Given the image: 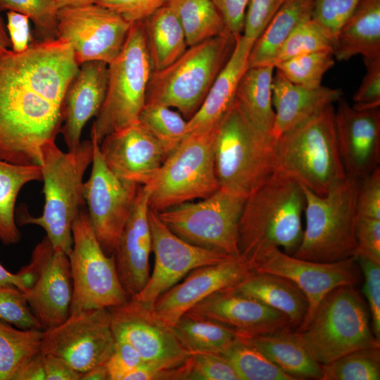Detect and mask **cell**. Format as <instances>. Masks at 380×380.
Here are the masks:
<instances>
[{"label": "cell", "instance_id": "1", "mask_svg": "<svg viewBox=\"0 0 380 380\" xmlns=\"http://www.w3.org/2000/svg\"><path fill=\"white\" fill-rule=\"evenodd\" d=\"M62 122V106L40 84L27 49H0V159L39 165L41 146Z\"/></svg>", "mask_w": 380, "mask_h": 380}, {"label": "cell", "instance_id": "2", "mask_svg": "<svg viewBox=\"0 0 380 380\" xmlns=\"http://www.w3.org/2000/svg\"><path fill=\"white\" fill-rule=\"evenodd\" d=\"M305 194L296 181L274 170L246 197L241 215L238 241L247 260L258 249L273 245L293 254L303 237Z\"/></svg>", "mask_w": 380, "mask_h": 380}, {"label": "cell", "instance_id": "3", "mask_svg": "<svg viewBox=\"0 0 380 380\" xmlns=\"http://www.w3.org/2000/svg\"><path fill=\"white\" fill-rule=\"evenodd\" d=\"M91 139L81 141L73 151L63 152L55 141L45 142L40 148L42 180L44 205L41 216L24 212L21 224L39 226L53 248L68 255L73 244L72 227L85 201L83 177L92 162Z\"/></svg>", "mask_w": 380, "mask_h": 380}, {"label": "cell", "instance_id": "4", "mask_svg": "<svg viewBox=\"0 0 380 380\" xmlns=\"http://www.w3.org/2000/svg\"><path fill=\"white\" fill-rule=\"evenodd\" d=\"M333 104L275 139V170L313 193L326 195L346 175L341 160Z\"/></svg>", "mask_w": 380, "mask_h": 380}, {"label": "cell", "instance_id": "5", "mask_svg": "<svg viewBox=\"0 0 380 380\" xmlns=\"http://www.w3.org/2000/svg\"><path fill=\"white\" fill-rule=\"evenodd\" d=\"M360 182V179L346 176L324 196L301 185L305 198V227L293 256L333 262L355 255Z\"/></svg>", "mask_w": 380, "mask_h": 380}, {"label": "cell", "instance_id": "6", "mask_svg": "<svg viewBox=\"0 0 380 380\" xmlns=\"http://www.w3.org/2000/svg\"><path fill=\"white\" fill-rule=\"evenodd\" d=\"M236 37L228 32L189 46L167 67L153 71L146 103L176 108L186 120L199 109L210 88L229 59Z\"/></svg>", "mask_w": 380, "mask_h": 380}, {"label": "cell", "instance_id": "7", "mask_svg": "<svg viewBox=\"0 0 380 380\" xmlns=\"http://www.w3.org/2000/svg\"><path fill=\"white\" fill-rule=\"evenodd\" d=\"M275 139L248 119L236 100L215 125V166L220 188L246 198L275 170Z\"/></svg>", "mask_w": 380, "mask_h": 380}, {"label": "cell", "instance_id": "8", "mask_svg": "<svg viewBox=\"0 0 380 380\" xmlns=\"http://www.w3.org/2000/svg\"><path fill=\"white\" fill-rule=\"evenodd\" d=\"M341 286L320 302L307 324L296 334L321 365L353 351L380 348L369 323L366 305L354 288Z\"/></svg>", "mask_w": 380, "mask_h": 380}, {"label": "cell", "instance_id": "9", "mask_svg": "<svg viewBox=\"0 0 380 380\" xmlns=\"http://www.w3.org/2000/svg\"><path fill=\"white\" fill-rule=\"evenodd\" d=\"M152 72L142 22L132 23L121 51L108 64L106 94L91 139L99 144L108 134L138 122Z\"/></svg>", "mask_w": 380, "mask_h": 380}, {"label": "cell", "instance_id": "10", "mask_svg": "<svg viewBox=\"0 0 380 380\" xmlns=\"http://www.w3.org/2000/svg\"><path fill=\"white\" fill-rule=\"evenodd\" d=\"M215 126L184 136L144 185L149 208L161 212L176 205L204 198L220 189L215 166Z\"/></svg>", "mask_w": 380, "mask_h": 380}, {"label": "cell", "instance_id": "11", "mask_svg": "<svg viewBox=\"0 0 380 380\" xmlns=\"http://www.w3.org/2000/svg\"><path fill=\"white\" fill-rule=\"evenodd\" d=\"M245 200L220 188L201 201L184 202L157 213L160 220L184 241L242 258L238 229Z\"/></svg>", "mask_w": 380, "mask_h": 380}, {"label": "cell", "instance_id": "12", "mask_svg": "<svg viewBox=\"0 0 380 380\" xmlns=\"http://www.w3.org/2000/svg\"><path fill=\"white\" fill-rule=\"evenodd\" d=\"M73 244L68 255L73 286L71 312L109 308L129 298L120 281L113 255H106L82 209L72 227Z\"/></svg>", "mask_w": 380, "mask_h": 380}, {"label": "cell", "instance_id": "13", "mask_svg": "<svg viewBox=\"0 0 380 380\" xmlns=\"http://www.w3.org/2000/svg\"><path fill=\"white\" fill-rule=\"evenodd\" d=\"M247 261L252 271L283 277L294 283L308 300L307 314L298 327L303 328L322 299L333 289L355 286L362 272L354 257L333 262L301 259L284 253L280 248L267 245L258 249Z\"/></svg>", "mask_w": 380, "mask_h": 380}, {"label": "cell", "instance_id": "14", "mask_svg": "<svg viewBox=\"0 0 380 380\" xmlns=\"http://www.w3.org/2000/svg\"><path fill=\"white\" fill-rule=\"evenodd\" d=\"M115 342L108 308L89 309L71 312L62 323L44 330L41 353L62 358L81 374L106 364Z\"/></svg>", "mask_w": 380, "mask_h": 380}, {"label": "cell", "instance_id": "15", "mask_svg": "<svg viewBox=\"0 0 380 380\" xmlns=\"http://www.w3.org/2000/svg\"><path fill=\"white\" fill-rule=\"evenodd\" d=\"M131 25L118 13L96 4L64 7L57 13L58 38L70 44L79 65L93 61L111 63Z\"/></svg>", "mask_w": 380, "mask_h": 380}, {"label": "cell", "instance_id": "16", "mask_svg": "<svg viewBox=\"0 0 380 380\" xmlns=\"http://www.w3.org/2000/svg\"><path fill=\"white\" fill-rule=\"evenodd\" d=\"M108 310L115 340L131 345L139 353L144 367L154 369L175 368L190 357L191 353L178 340L172 327L158 317L152 308L129 298Z\"/></svg>", "mask_w": 380, "mask_h": 380}, {"label": "cell", "instance_id": "17", "mask_svg": "<svg viewBox=\"0 0 380 380\" xmlns=\"http://www.w3.org/2000/svg\"><path fill=\"white\" fill-rule=\"evenodd\" d=\"M91 139L92 166L89 179L84 182L83 194L95 236L104 253L113 255L140 185L114 175L101 154L99 144Z\"/></svg>", "mask_w": 380, "mask_h": 380}, {"label": "cell", "instance_id": "18", "mask_svg": "<svg viewBox=\"0 0 380 380\" xmlns=\"http://www.w3.org/2000/svg\"><path fill=\"white\" fill-rule=\"evenodd\" d=\"M154 265L149 279L137 294L131 298L152 308L156 299L179 282L191 271L236 258L218 251L191 244L174 234L149 208Z\"/></svg>", "mask_w": 380, "mask_h": 380}, {"label": "cell", "instance_id": "19", "mask_svg": "<svg viewBox=\"0 0 380 380\" xmlns=\"http://www.w3.org/2000/svg\"><path fill=\"white\" fill-rule=\"evenodd\" d=\"M30 263L35 270L34 281L23 292L45 330L60 324L70 314L73 286L69 258L54 249L45 236L33 250Z\"/></svg>", "mask_w": 380, "mask_h": 380}, {"label": "cell", "instance_id": "20", "mask_svg": "<svg viewBox=\"0 0 380 380\" xmlns=\"http://www.w3.org/2000/svg\"><path fill=\"white\" fill-rule=\"evenodd\" d=\"M334 112L338 148L346 176L361 179L380 162V108L357 110L342 97Z\"/></svg>", "mask_w": 380, "mask_h": 380}, {"label": "cell", "instance_id": "21", "mask_svg": "<svg viewBox=\"0 0 380 380\" xmlns=\"http://www.w3.org/2000/svg\"><path fill=\"white\" fill-rule=\"evenodd\" d=\"M252 271L243 258H232L215 265H205L191 271L161 294L152 310L155 315L172 327L196 303L213 293L234 287Z\"/></svg>", "mask_w": 380, "mask_h": 380}, {"label": "cell", "instance_id": "22", "mask_svg": "<svg viewBox=\"0 0 380 380\" xmlns=\"http://www.w3.org/2000/svg\"><path fill=\"white\" fill-rule=\"evenodd\" d=\"M99 150L114 175L137 185L147 184L167 158L159 142L139 122L106 136Z\"/></svg>", "mask_w": 380, "mask_h": 380}, {"label": "cell", "instance_id": "23", "mask_svg": "<svg viewBox=\"0 0 380 380\" xmlns=\"http://www.w3.org/2000/svg\"><path fill=\"white\" fill-rule=\"evenodd\" d=\"M186 313L225 326L239 336L264 334L292 327L284 314L237 293L233 288L213 293Z\"/></svg>", "mask_w": 380, "mask_h": 380}, {"label": "cell", "instance_id": "24", "mask_svg": "<svg viewBox=\"0 0 380 380\" xmlns=\"http://www.w3.org/2000/svg\"><path fill=\"white\" fill-rule=\"evenodd\" d=\"M148 211V191L140 185L113 254L120 281L129 298L140 292L150 277L152 239Z\"/></svg>", "mask_w": 380, "mask_h": 380}, {"label": "cell", "instance_id": "25", "mask_svg": "<svg viewBox=\"0 0 380 380\" xmlns=\"http://www.w3.org/2000/svg\"><path fill=\"white\" fill-rule=\"evenodd\" d=\"M108 64L93 61L82 63L70 83L62 107V134L68 151L81 143L86 123L99 111L107 90Z\"/></svg>", "mask_w": 380, "mask_h": 380}, {"label": "cell", "instance_id": "26", "mask_svg": "<svg viewBox=\"0 0 380 380\" xmlns=\"http://www.w3.org/2000/svg\"><path fill=\"white\" fill-rule=\"evenodd\" d=\"M340 89L326 86L309 89L296 85L276 69L272 80V105L275 118L271 136L276 139L303 123L328 105L342 98Z\"/></svg>", "mask_w": 380, "mask_h": 380}, {"label": "cell", "instance_id": "27", "mask_svg": "<svg viewBox=\"0 0 380 380\" xmlns=\"http://www.w3.org/2000/svg\"><path fill=\"white\" fill-rule=\"evenodd\" d=\"M254 42L243 34L236 37L229 59L216 77L199 109L187 120L186 134L213 128L233 104L239 82L248 68V56Z\"/></svg>", "mask_w": 380, "mask_h": 380}, {"label": "cell", "instance_id": "28", "mask_svg": "<svg viewBox=\"0 0 380 380\" xmlns=\"http://www.w3.org/2000/svg\"><path fill=\"white\" fill-rule=\"evenodd\" d=\"M232 288L241 295L282 312L292 327H298L307 314L305 294L294 283L283 277L251 271Z\"/></svg>", "mask_w": 380, "mask_h": 380}, {"label": "cell", "instance_id": "29", "mask_svg": "<svg viewBox=\"0 0 380 380\" xmlns=\"http://www.w3.org/2000/svg\"><path fill=\"white\" fill-rule=\"evenodd\" d=\"M291 328L288 327L272 333L239 337L296 380H320L322 365L306 349L296 331H292Z\"/></svg>", "mask_w": 380, "mask_h": 380}, {"label": "cell", "instance_id": "30", "mask_svg": "<svg viewBox=\"0 0 380 380\" xmlns=\"http://www.w3.org/2000/svg\"><path fill=\"white\" fill-rule=\"evenodd\" d=\"M380 57V0H361L335 39L334 58Z\"/></svg>", "mask_w": 380, "mask_h": 380}, {"label": "cell", "instance_id": "31", "mask_svg": "<svg viewBox=\"0 0 380 380\" xmlns=\"http://www.w3.org/2000/svg\"><path fill=\"white\" fill-rule=\"evenodd\" d=\"M312 0H288L254 42L248 68L274 66L279 49L296 27L312 18Z\"/></svg>", "mask_w": 380, "mask_h": 380}, {"label": "cell", "instance_id": "32", "mask_svg": "<svg viewBox=\"0 0 380 380\" xmlns=\"http://www.w3.org/2000/svg\"><path fill=\"white\" fill-rule=\"evenodd\" d=\"M141 22L153 71L167 67L188 48L182 27L167 4Z\"/></svg>", "mask_w": 380, "mask_h": 380}, {"label": "cell", "instance_id": "33", "mask_svg": "<svg viewBox=\"0 0 380 380\" xmlns=\"http://www.w3.org/2000/svg\"><path fill=\"white\" fill-rule=\"evenodd\" d=\"M274 70L272 65L248 68L239 82L235 96L250 122L269 136L275 118L272 105Z\"/></svg>", "mask_w": 380, "mask_h": 380}, {"label": "cell", "instance_id": "34", "mask_svg": "<svg viewBox=\"0 0 380 380\" xmlns=\"http://www.w3.org/2000/svg\"><path fill=\"white\" fill-rule=\"evenodd\" d=\"M42 180L39 165H21L0 159V240L6 245L18 243L20 232L15 220V206L21 189Z\"/></svg>", "mask_w": 380, "mask_h": 380}, {"label": "cell", "instance_id": "35", "mask_svg": "<svg viewBox=\"0 0 380 380\" xmlns=\"http://www.w3.org/2000/svg\"><path fill=\"white\" fill-rule=\"evenodd\" d=\"M173 331L191 354H220L238 338V334L215 322L184 313L172 326Z\"/></svg>", "mask_w": 380, "mask_h": 380}, {"label": "cell", "instance_id": "36", "mask_svg": "<svg viewBox=\"0 0 380 380\" xmlns=\"http://www.w3.org/2000/svg\"><path fill=\"white\" fill-rule=\"evenodd\" d=\"M184 30L188 47L230 32L212 0H170Z\"/></svg>", "mask_w": 380, "mask_h": 380}, {"label": "cell", "instance_id": "37", "mask_svg": "<svg viewBox=\"0 0 380 380\" xmlns=\"http://www.w3.org/2000/svg\"><path fill=\"white\" fill-rule=\"evenodd\" d=\"M43 332L0 322V380H13L26 362L41 353Z\"/></svg>", "mask_w": 380, "mask_h": 380}, {"label": "cell", "instance_id": "38", "mask_svg": "<svg viewBox=\"0 0 380 380\" xmlns=\"http://www.w3.org/2000/svg\"><path fill=\"white\" fill-rule=\"evenodd\" d=\"M218 355L229 362L239 380H296L239 336Z\"/></svg>", "mask_w": 380, "mask_h": 380}, {"label": "cell", "instance_id": "39", "mask_svg": "<svg viewBox=\"0 0 380 380\" xmlns=\"http://www.w3.org/2000/svg\"><path fill=\"white\" fill-rule=\"evenodd\" d=\"M138 122L161 145L167 157L186 134L187 120L177 111L157 103H146Z\"/></svg>", "mask_w": 380, "mask_h": 380}, {"label": "cell", "instance_id": "40", "mask_svg": "<svg viewBox=\"0 0 380 380\" xmlns=\"http://www.w3.org/2000/svg\"><path fill=\"white\" fill-rule=\"evenodd\" d=\"M380 348H366L322 365L320 380H379Z\"/></svg>", "mask_w": 380, "mask_h": 380}, {"label": "cell", "instance_id": "41", "mask_svg": "<svg viewBox=\"0 0 380 380\" xmlns=\"http://www.w3.org/2000/svg\"><path fill=\"white\" fill-rule=\"evenodd\" d=\"M335 63L331 51H318L299 56L277 63L274 68L292 83L309 89L321 87L324 74Z\"/></svg>", "mask_w": 380, "mask_h": 380}, {"label": "cell", "instance_id": "42", "mask_svg": "<svg viewBox=\"0 0 380 380\" xmlns=\"http://www.w3.org/2000/svg\"><path fill=\"white\" fill-rule=\"evenodd\" d=\"M335 39L314 20L309 19L289 36L279 49L274 61L277 63L307 53L331 51L334 53Z\"/></svg>", "mask_w": 380, "mask_h": 380}, {"label": "cell", "instance_id": "43", "mask_svg": "<svg viewBox=\"0 0 380 380\" xmlns=\"http://www.w3.org/2000/svg\"><path fill=\"white\" fill-rule=\"evenodd\" d=\"M12 11L29 17L39 40L58 38L57 13L55 0H0V11Z\"/></svg>", "mask_w": 380, "mask_h": 380}, {"label": "cell", "instance_id": "44", "mask_svg": "<svg viewBox=\"0 0 380 380\" xmlns=\"http://www.w3.org/2000/svg\"><path fill=\"white\" fill-rule=\"evenodd\" d=\"M0 322L21 329H44L23 292L14 285H0Z\"/></svg>", "mask_w": 380, "mask_h": 380}, {"label": "cell", "instance_id": "45", "mask_svg": "<svg viewBox=\"0 0 380 380\" xmlns=\"http://www.w3.org/2000/svg\"><path fill=\"white\" fill-rule=\"evenodd\" d=\"M183 369V380H239L232 367L218 354H191Z\"/></svg>", "mask_w": 380, "mask_h": 380}, {"label": "cell", "instance_id": "46", "mask_svg": "<svg viewBox=\"0 0 380 380\" xmlns=\"http://www.w3.org/2000/svg\"><path fill=\"white\" fill-rule=\"evenodd\" d=\"M361 0H312V19L336 39Z\"/></svg>", "mask_w": 380, "mask_h": 380}, {"label": "cell", "instance_id": "47", "mask_svg": "<svg viewBox=\"0 0 380 380\" xmlns=\"http://www.w3.org/2000/svg\"><path fill=\"white\" fill-rule=\"evenodd\" d=\"M364 277L363 291L372 317V329L380 340V264L362 256L354 257Z\"/></svg>", "mask_w": 380, "mask_h": 380}, {"label": "cell", "instance_id": "48", "mask_svg": "<svg viewBox=\"0 0 380 380\" xmlns=\"http://www.w3.org/2000/svg\"><path fill=\"white\" fill-rule=\"evenodd\" d=\"M363 60L366 72L353 97L357 110L380 106V57Z\"/></svg>", "mask_w": 380, "mask_h": 380}, {"label": "cell", "instance_id": "49", "mask_svg": "<svg viewBox=\"0 0 380 380\" xmlns=\"http://www.w3.org/2000/svg\"><path fill=\"white\" fill-rule=\"evenodd\" d=\"M287 1L249 0L242 34L255 41L272 18Z\"/></svg>", "mask_w": 380, "mask_h": 380}, {"label": "cell", "instance_id": "50", "mask_svg": "<svg viewBox=\"0 0 380 380\" xmlns=\"http://www.w3.org/2000/svg\"><path fill=\"white\" fill-rule=\"evenodd\" d=\"M355 235L354 257L362 256L380 264V220L359 216Z\"/></svg>", "mask_w": 380, "mask_h": 380}, {"label": "cell", "instance_id": "51", "mask_svg": "<svg viewBox=\"0 0 380 380\" xmlns=\"http://www.w3.org/2000/svg\"><path fill=\"white\" fill-rule=\"evenodd\" d=\"M360 217L380 220V168L360 179L357 197Z\"/></svg>", "mask_w": 380, "mask_h": 380}, {"label": "cell", "instance_id": "52", "mask_svg": "<svg viewBox=\"0 0 380 380\" xmlns=\"http://www.w3.org/2000/svg\"><path fill=\"white\" fill-rule=\"evenodd\" d=\"M144 365L139 353L122 341H115L113 353L106 362L109 380H124L127 374Z\"/></svg>", "mask_w": 380, "mask_h": 380}, {"label": "cell", "instance_id": "53", "mask_svg": "<svg viewBox=\"0 0 380 380\" xmlns=\"http://www.w3.org/2000/svg\"><path fill=\"white\" fill-rule=\"evenodd\" d=\"M170 0H96L95 4L108 8L130 23L141 21L165 6Z\"/></svg>", "mask_w": 380, "mask_h": 380}, {"label": "cell", "instance_id": "54", "mask_svg": "<svg viewBox=\"0 0 380 380\" xmlns=\"http://www.w3.org/2000/svg\"><path fill=\"white\" fill-rule=\"evenodd\" d=\"M8 37L11 50L15 53L25 51L33 40L30 29V18L27 15L9 11L6 13Z\"/></svg>", "mask_w": 380, "mask_h": 380}, {"label": "cell", "instance_id": "55", "mask_svg": "<svg viewBox=\"0 0 380 380\" xmlns=\"http://www.w3.org/2000/svg\"><path fill=\"white\" fill-rule=\"evenodd\" d=\"M226 25L234 35L242 34L245 15L249 0H212Z\"/></svg>", "mask_w": 380, "mask_h": 380}, {"label": "cell", "instance_id": "56", "mask_svg": "<svg viewBox=\"0 0 380 380\" xmlns=\"http://www.w3.org/2000/svg\"><path fill=\"white\" fill-rule=\"evenodd\" d=\"M45 380H79L80 374L64 360L51 354H43Z\"/></svg>", "mask_w": 380, "mask_h": 380}, {"label": "cell", "instance_id": "57", "mask_svg": "<svg viewBox=\"0 0 380 380\" xmlns=\"http://www.w3.org/2000/svg\"><path fill=\"white\" fill-rule=\"evenodd\" d=\"M13 380H45L42 353L35 355L26 362L15 374Z\"/></svg>", "mask_w": 380, "mask_h": 380}, {"label": "cell", "instance_id": "58", "mask_svg": "<svg viewBox=\"0 0 380 380\" xmlns=\"http://www.w3.org/2000/svg\"><path fill=\"white\" fill-rule=\"evenodd\" d=\"M14 285L22 291L27 289V286L23 278L18 273H11L0 263V285Z\"/></svg>", "mask_w": 380, "mask_h": 380}, {"label": "cell", "instance_id": "59", "mask_svg": "<svg viewBox=\"0 0 380 380\" xmlns=\"http://www.w3.org/2000/svg\"><path fill=\"white\" fill-rule=\"evenodd\" d=\"M82 380H109V376L106 364L93 367L80 374Z\"/></svg>", "mask_w": 380, "mask_h": 380}, {"label": "cell", "instance_id": "60", "mask_svg": "<svg viewBox=\"0 0 380 380\" xmlns=\"http://www.w3.org/2000/svg\"><path fill=\"white\" fill-rule=\"evenodd\" d=\"M96 0H55L58 8L79 6L95 4Z\"/></svg>", "mask_w": 380, "mask_h": 380}, {"label": "cell", "instance_id": "61", "mask_svg": "<svg viewBox=\"0 0 380 380\" xmlns=\"http://www.w3.org/2000/svg\"><path fill=\"white\" fill-rule=\"evenodd\" d=\"M11 48V43L6 30L4 23L0 15V49Z\"/></svg>", "mask_w": 380, "mask_h": 380}]
</instances>
